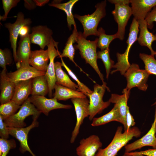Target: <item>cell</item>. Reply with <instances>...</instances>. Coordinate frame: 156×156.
<instances>
[{
	"label": "cell",
	"mask_w": 156,
	"mask_h": 156,
	"mask_svg": "<svg viewBox=\"0 0 156 156\" xmlns=\"http://www.w3.org/2000/svg\"><path fill=\"white\" fill-rule=\"evenodd\" d=\"M121 126L118 127L111 142L106 148L99 149L95 156H116L118 152L133 137H138L141 132L136 127L131 128L122 132Z\"/></svg>",
	"instance_id": "1"
},
{
	"label": "cell",
	"mask_w": 156,
	"mask_h": 156,
	"mask_svg": "<svg viewBox=\"0 0 156 156\" xmlns=\"http://www.w3.org/2000/svg\"><path fill=\"white\" fill-rule=\"evenodd\" d=\"M82 33L81 31L78 32L76 41L77 44L74 45V47L75 49L79 50L82 58L94 69L103 83L104 82L103 75L100 72L97 62L98 38H96L94 41L88 40L83 37Z\"/></svg>",
	"instance_id": "2"
},
{
	"label": "cell",
	"mask_w": 156,
	"mask_h": 156,
	"mask_svg": "<svg viewBox=\"0 0 156 156\" xmlns=\"http://www.w3.org/2000/svg\"><path fill=\"white\" fill-rule=\"evenodd\" d=\"M106 0H104L96 4L95 10L91 14L74 15V17L77 19L83 26V31L82 34L85 38L91 35L98 36L97 28L101 20L106 16Z\"/></svg>",
	"instance_id": "3"
},
{
	"label": "cell",
	"mask_w": 156,
	"mask_h": 156,
	"mask_svg": "<svg viewBox=\"0 0 156 156\" xmlns=\"http://www.w3.org/2000/svg\"><path fill=\"white\" fill-rule=\"evenodd\" d=\"M139 30L138 22L133 18L130 26L128 37L126 41L127 44V48L122 54L118 52L117 53V62L114 65L113 68L115 69L111 71V74L119 71L121 74L124 75L130 67L131 64L128 60L129 51L133 44L138 40V36Z\"/></svg>",
	"instance_id": "4"
},
{
	"label": "cell",
	"mask_w": 156,
	"mask_h": 156,
	"mask_svg": "<svg viewBox=\"0 0 156 156\" xmlns=\"http://www.w3.org/2000/svg\"><path fill=\"white\" fill-rule=\"evenodd\" d=\"M40 114L31 103L29 97L22 105L17 113L3 121L8 127L23 128L26 125L24 121L27 117L32 115L33 120L37 119Z\"/></svg>",
	"instance_id": "5"
},
{
	"label": "cell",
	"mask_w": 156,
	"mask_h": 156,
	"mask_svg": "<svg viewBox=\"0 0 156 156\" xmlns=\"http://www.w3.org/2000/svg\"><path fill=\"white\" fill-rule=\"evenodd\" d=\"M102 83V85H94L92 92L88 96L89 99V119L90 120H92L97 114L101 113L111 103L109 101L105 102L103 100L106 89L108 91L110 90L105 82Z\"/></svg>",
	"instance_id": "6"
},
{
	"label": "cell",
	"mask_w": 156,
	"mask_h": 156,
	"mask_svg": "<svg viewBox=\"0 0 156 156\" xmlns=\"http://www.w3.org/2000/svg\"><path fill=\"white\" fill-rule=\"evenodd\" d=\"M150 75L146 70L140 69L138 64H132L124 75L127 81L125 89L130 90L136 87L140 90L146 91L148 87L146 83Z\"/></svg>",
	"instance_id": "7"
},
{
	"label": "cell",
	"mask_w": 156,
	"mask_h": 156,
	"mask_svg": "<svg viewBox=\"0 0 156 156\" xmlns=\"http://www.w3.org/2000/svg\"><path fill=\"white\" fill-rule=\"evenodd\" d=\"M129 4H114L115 8L112 12L114 19L117 23L118 31L116 33L117 38L123 40L124 38L125 28L132 13Z\"/></svg>",
	"instance_id": "8"
},
{
	"label": "cell",
	"mask_w": 156,
	"mask_h": 156,
	"mask_svg": "<svg viewBox=\"0 0 156 156\" xmlns=\"http://www.w3.org/2000/svg\"><path fill=\"white\" fill-rule=\"evenodd\" d=\"M71 101L74 105L76 116L75 126L72 132L70 140L73 143L77 136L80 127L84 119L89 115V101L86 97L72 99Z\"/></svg>",
	"instance_id": "9"
},
{
	"label": "cell",
	"mask_w": 156,
	"mask_h": 156,
	"mask_svg": "<svg viewBox=\"0 0 156 156\" xmlns=\"http://www.w3.org/2000/svg\"><path fill=\"white\" fill-rule=\"evenodd\" d=\"M58 42H55L52 38L47 46L50 62L45 76L48 81L49 88L48 95L50 98L53 96V91L56 83L54 60L56 57L59 56L61 54L58 49Z\"/></svg>",
	"instance_id": "10"
},
{
	"label": "cell",
	"mask_w": 156,
	"mask_h": 156,
	"mask_svg": "<svg viewBox=\"0 0 156 156\" xmlns=\"http://www.w3.org/2000/svg\"><path fill=\"white\" fill-rule=\"evenodd\" d=\"M31 103L41 113L48 116L51 111L56 109H69L72 107L70 105H65L57 101L55 99L53 98L48 99L45 96H31L29 97Z\"/></svg>",
	"instance_id": "11"
},
{
	"label": "cell",
	"mask_w": 156,
	"mask_h": 156,
	"mask_svg": "<svg viewBox=\"0 0 156 156\" xmlns=\"http://www.w3.org/2000/svg\"><path fill=\"white\" fill-rule=\"evenodd\" d=\"M31 23L30 19L25 18L23 13L19 12L17 14L16 20L14 23H8L5 25V27L9 31L10 41L13 50V57L15 62L16 61L17 41L20 30L23 26L29 25Z\"/></svg>",
	"instance_id": "12"
},
{
	"label": "cell",
	"mask_w": 156,
	"mask_h": 156,
	"mask_svg": "<svg viewBox=\"0 0 156 156\" xmlns=\"http://www.w3.org/2000/svg\"><path fill=\"white\" fill-rule=\"evenodd\" d=\"M156 106L154 119L151 128L148 132L141 138L125 146V153H129L143 147L151 146L156 149Z\"/></svg>",
	"instance_id": "13"
},
{
	"label": "cell",
	"mask_w": 156,
	"mask_h": 156,
	"mask_svg": "<svg viewBox=\"0 0 156 156\" xmlns=\"http://www.w3.org/2000/svg\"><path fill=\"white\" fill-rule=\"evenodd\" d=\"M102 145L98 136L92 135L81 140L76 149V153L78 156H95Z\"/></svg>",
	"instance_id": "14"
},
{
	"label": "cell",
	"mask_w": 156,
	"mask_h": 156,
	"mask_svg": "<svg viewBox=\"0 0 156 156\" xmlns=\"http://www.w3.org/2000/svg\"><path fill=\"white\" fill-rule=\"evenodd\" d=\"M39 123L36 119H33L31 124L26 127L17 128L8 127L9 135L16 138L19 142L20 151L22 153L26 151L29 152L32 156H35L28 144V135L30 131L33 128L38 126Z\"/></svg>",
	"instance_id": "15"
},
{
	"label": "cell",
	"mask_w": 156,
	"mask_h": 156,
	"mask_svg": "<svg viewBox=\"0 0 156 156\" xmlns=\"http://www.w3.org/2000/svg\"><path fill=\"white\" fill-rule=\"evenodd\" d=\"M31 33L29 34L31 43L39 45L41 49L49 44L53 38L52 30L45 26L38 25L31 28Z\"/></svg>",
	"instance_id": "16"
},
{
	"label": "cell",
	"mask_w": 156,
	"mask_h": 156,
	"mask_svg": "<svg viewBox=\"0 0 156 156\" xmlns=\"http://www.w3.org/2000/svg\"><path fill=\"white\" fill-rule=\"evenodd\" d=\"M29 34L20 38L16 51V67L17 69L22 67L29 66V60L31 51Z\"/></svg>",
	"instance_id": "17"
},
{
	"label": "cell",
	"mask_w": 156,
	"mask_h": 156,
	"mask_svg": "<svg viewBox=\"0 0 156 156\" xmlns=\"http://www.w3.org/2000/svg\"><path fill=\"white\" fill-rule=\"evenodd\" d=\"M132 15L138 21L144 20L152 8L156 5V0H130Z\"/></svg>",
	"instance_id": "18"
},
{
	"label": "cell",
	"mask_w": 156,
	"mask_h": 156,
	"mask_svg": "<svg viewBox=\"0 0 156 156\" xmlns=\"http://www.w3.org/2000/svg\"><path fill=\"white\" fill-rule=\"evenodd\" d=\"M15 83L7 75V69H3L0 73V102L1 104L12 100L15 89Z\"/></svg>",
	"instance_id": "19"
},
{
	"label": "cell",
	"mask_w": 156,
	"mask_h": 156,
	"mask_svg": "<svg viewBox=\"0 0 156 156\" xmlns=\"http://www.w3.org/2000/svg\"><path fill=\"white\" fill-rule=\"evenodd\" d=\"M46 72L38 70L30 66L22 67L13 72L7 73L10 79L15 83L18 82L28 80L40 75H45Z\"/></svg>",
	"instance_id": "20"
},
{
	"label": "cell",
	"mask_w": 156,
	"mask_h": 156,
	"mask_svg": "<svg viewBox=\"0 0 156 156\" xmlns=\"http://www.w3.org/2000/svg\"><path fill=\"white\" fill-rule=\"evenodd\" d=\"M49 60L48 50L40 49L31 51L29 64L39 71L46 72Z\"/></svg>",
	"instance_id": "21"
},
{
	"label": "cell",
	"mask_w": 156,
	"mask_h": 156,
	"mask_svg": "<svg viewBox=\"0 0 156 156\" xmlns=\"http://www.w3.org/2000/svg\"><path fill=\"white\" fill-rule=\"evenodd\" d=\"M123 94L119 95L112 94L108 101L117 105L121 117V123L123 125L124 131L127 130L126 117L127 110V102L129 97L130 90L125 88L123 89Z\"/></svg>",
	"instance_id": "22"
},
{
	"label": "cell",
	"mask_w": 156,
	"mask_h": 156,
	"mask_svg": "<svg viewBox=\"0 0 156 156\" xmlns=\"http://www.w3.org/2000/svg\"><path fill=\"white\" fill-rule=\"evenodd\" d=\"M33 79L15 83V91L12 101L21 105L29 98L31 93Z\"/></svg>",
	"instance_id": "23"
},
{
	"label": "cell",
	"mask_w": 156,
	"mask_h": 156,
	"mask_svg": "<svg viewBox=\"0 0 156 156\" xmlns=\"http://www.w3.org/2000/svg\"><path fill=\"white\" fill-rule=\"evenodd\" d=\"M138 22L140 30L137 40L138 43L141 46L147 47L151 52V55L154 56L155 51L153 49L152 45L154 41H156V37L148 31L145 20H139Z\"/></svg>",
	"instance_id": "24"
},
{
	"label": "cell",
	"mask_w": 156,
	"mask_h": 156,
	"mask_svg": "<svg viewBox=\"0 0 156 156\" xmlns=\"http://www.w3.org/2000/svg\"><path fill=\"white\" fill-rule=\"evenodd\" d=\"M55 92L53 98L57 101H66L76 98L86 97L82 92L75 90L56 83L54 87Z\"/></svg>",
	"instance_id": "25"
},
{
	"label": "cell",
	"mask_w": 156,
	"mask_h": 156,
	"mask_svg": "<svg viewBox=\"0 0 156 156\" xmlns=\"http://www.w3.org/2000/svg\"><path fill=\"white\" fill-rule=\"evenodd\" d=\"M78 1V0H70L66 2L61 3V1H54L49 4V6L55 7L65 12L66 15L68 26L70 30H71L72 25L76 26L72 10L74 5Z\"/></svg>",
	"instance_id": "26"
},
{
	"label": "cell",
	"mask_w": 156,
	"mask_h": 156,
	"mask_svg": "<svg viewBox=\"0 0 156 156\" xmlns=\"http://www.w3.org/2000/svg\"><path fill=\"white\" fill-rule=\"evenodd\" d=\"M61 63L58 62L55 63L56 83L62 86L79 91L78 85L73 82L66 73L62 70Z\"/></svg>",
	"instance_id": "27"
},
{
	"label": "cell",
	"mask_w": 156,
	"mask_h": 156,
	"mask_svg": "<svg viewBox=\"0 0 156 156\" xmlns=\"http://www.w3.org/2000/svg\"><path fill=\"white\" fill-rule=\"evenodd\" d=\"M78 32L77 31L76 26H74L72 34L68 38L65 44L64 49L60 55L59 56L60 57H66L68 58L69 60L73 62L76 66L79 67L81 71L85 73L76 64L74 59L75 54V49L73 44L76 42Z\"/></svg>",
	"instance_id": "28"
},
{
	"label": "cell",
	"mask_w": 156,
	"mask_h": 156,
	"mask_svg": "<svg viewBox=\"0 0 156 156\" xmlns=\"http://www.w3.org/2000/svg\"><path fill=\"white\" fill-rule=\"evenodd\" d=\"M92 120L91 125L94 127L103 125L113 121L121 123L119 109L116 104L109 112L101 117L94 118Z\"/></svg>",
	"instance_id": "29"
},
{
	"label": "cell",
	"mask_w": 156,
	"mask_h": 156,
	"mask_svg": "<svg viewBox=\"0 0 156 156\" xmlns=\"http://www.w3.org/2000/svg\"><path fill=\"white\" fill-rule=\"evenodd\" d=\"M31 96H45L48 94L49 86L45 75L36 77L32 79Z\"/></svg>",
	"instance_id": "30"
},
{
	"label": "cell",
	"mask_w": 156,
	"mask_h": 156,
	"mask_svg": "<svg viewBox=\"0 0 156 156\" xmlns=\"http://www.w3.org/2000/svg\"><path fill=\"white\" fill-rule=\"evenodd\" d=\"M98 40L97 47L100 48L101 51L109 48L111 42L114 39L117 38L116 33L109 35L105 34V30L102 27L99 28L98 29Z\"/></svg>",
	"instance_id": "31"
},
{
	"label": "cell",
	"mask_w": 156,
	"mask_h": 156,
	"mask_svg": "<svg viewBox=\"0 0 156 156\" xmlns=\"http://www.w3.org/2000/svg\"><path fill=\"white\" fill-rule=\"evenodd\" d=\"M21 106L12 100L1 104L0 106V116L3 120H5L15 114Z\"/></svg>",
	"instance_id": "32"
},
{
	"label": "cell",
	"mask_w": 156,
	"mask_h": 156,
	"mask_svg": "<svg viewBox=\"0 0 156 156\" xmlns=\"http://www.w3.org/2000/svg\"><path fill=\"white\" fill-rule=\"evenodd\" d=\"M97 59H101L104 65L106 72V78H108L111 68L114 65V62L110 57L109 49H107L104 50L99 51L97 52Z\"/></svg>",
	"instance_id": "33"
},
{
	"label": "cell",
	"mask_w": 156,
	"mask_h": 156,
	"mask_svg": "<svg viewBox=\"0 0 156 156\" xmlns=\"http://www.w3.org/2000/svg\"><path fill=\"white\" fill-rule=\"evenodd\" d=\"M139 57L144 63L145 70L150 75L154 74L156 75V60L154 56L140 53Z\"/></svg>",
	"instance_id": "34"
},
{
	"label": "cell",
	"mask_w": 156,
	"mask_h": 156,
	"mask_svg": "<svg viewBox=\"0 0 156 156\" xmlns=\"http://www.w3.org/2000/svg\"><path fill=\"white\" fill-rule=\"evenodd\" d=\"M61 61V65L64 67L67 71L69 75L74 79L77 83V85L79 88V91L83 92L87 96L91 94L93 91L91 90L85 85L81 82L78 79L76 75L72 70L67 66L64 62L62 57H60Z\"/></svg>",
	"instance_id": "35"
},
{
	"label": "cell",
	"mask_w": 156,
	"mask_h": 156,
	"mask_svg": "<svg viewBox=\"0 0 156 156\" xmlns=\"http://www.w3.org/2000/svg\"><path fill=\"white\" fill-rule=\"evenodd\" d=\"M16 144L14 140L0 138V156H6L10 150L15 148Z\"/></svg>",
	"instance_id": "36"
},
{
	"label": "cell",
	"mask_w": 156,
	"mask_h": 156,
	"mask_svg": "<svg viewBox=\"0 0 156 156\" xmlns=\"http://www.w3.org/2000/svg\"><path fill=\"white\" fill-rule=\"evenodd\" d=\"M12 61V54L9 49H0V66L3 69H6V66L10 65Z\"/></svg>",
	"instance_id": "37"
},
{
	"label": "cell",
	"mask_w": 156,
	"mask_h": 156,
	"mask_svg": "<svg viewBox=\"0 0 156 156\" xmlns=\"http://www.w3.org/2000/svg\"><path fill=\"white\" fill-rule=\"evenodd\" d=\"M20 1L19 0H2L4 14L3 16H0V20L5 21L10 10L12 8L16 6Z\"/></svg>",
	"instance_id": "38"
},
{
	"label": "cell",
	"mask_w": 156,
	"mask_h": 156,
	"mask_svg": "<svg viewBox=\"0 0 156 156\" xmlns=\"http://www.w3.org/2000/svg\"><path fill=\"white\" fill-rule=\"evenodd\" d=\"M148 28L152 29L154 25V22H156V5L148 14L145 19Z\"/></svg>",
	"instance_id": "39"
},
{
	"label": "cell",
	"mask_w": 156,
	"mask_h": 156,
	"mask_svg": "<svg viewBox=\"0 0 156 156\" xmlns=\"http://www.w3.org/2000/svg\"><path fill=\"white\" fill-rule=\"evenodd\" d=\"M0 116V136L1 138L7 139L9 137V133L8 127H7Z\"/></svg>",
	"instance_id": "40"
},
{
	"label": "cell",
	"mask_w": 156,
	"mask_h": 156,
	"mask_svg": "<svg viewBox=\"0 0 156 156\" xmlns=\"http://www.w3.org/2000/svg\"><path fill=\"white\" fill-rule=\"evenodd\" d=\"M125 153L129 156L136 154H141L147 156H156V149H148L144 151L129 153L125 152Z\"/></svg>",
	"instance_id": "41"
},
{
	"label": "cell",
	"mask_w": 156,
	"mask_h": 156,
	"mask_svg": "<svg viewBox=\"0 0 156 156\" xmlns=\"http://www.w3.org/2000/svg\"><path fill=\"white\" fill-rule=\"evenodd\" d=\"M127 125V129L128 130L131 127L134 126L135 122L133 116L131 114L129 111V107L127 106L126 117Z\"/></svg>",
	"instance_id": "42"
},
{
	"label": "cell",
	"mask_w": 156,
	"mask_h": 156,
	"mask_svg": "<svg viewBox=\"0 0 156 156\" xmlns=\"http://www.w3.org/2000/svg\"><path fill=\"white\" fill-rule=\"evenodd\" d=\"M29 25H25L23 26L19 32V36L20 38L25 37L28 35L29 31Z\"/></svg>",
	"instance_id": "43"
},
{
	"label": "cell",
	"mask_w": 156,
	"mask_h": 156,
	"mask_svg": "<svg viewBox=\"0 0 156 156\" xmlns=\"http://www.w3.org/2000/svg\"><path fill=\"white\" fill-rule=\"evenodd\" d=\"M108 1L112 4H122L130 3V0H109Z\"/></svg>",
	"instance_id": "44"
},
{
	"label": "cell",
	"mask_w": 156,
	"mask_h": 156,
	"mask_svg": "<svg viewBox=\"0 0 156 156\" xmlns=\"http://www.w3.org/2000/svg\"><path fill=\"white\" fill-rule=\"evenodd\" d=\"M25 6L26 8L28 9H32L34 8V1L29 0H25Z\"/></svg>",
	"instance_id": "45"
},
{
	"label": "cell",
	"mask_w": 156,
	"mask_h": 156,
	"mask_svg": "<svg viewBox=\"0 0 156 156\" xmlns=\"http://www.w3.org/2000/svg\"><path fill=\"white\" fill-rule=\"evenodd\" d=\"M49 0H34L33 1L35 4L39 6H42L48 3Z\"/></svg>",
	"instance_id": "46"
},
{
	"label": "cell",
	"mask_w": 156,
	"mask_h": 156,
	"mask_svg": "<svg viewBox=\"0 0 156 156\" xmlns=\"http://www.w3.org/2000/svg\"><path fill=\"white\" fill-rule=\"evenodd\" d=\"M132 156H144V155L141 154H136L132 155Z\"/></svg>",
	"instance_id": "47"
},
{
	"label": "cell",
	"mask_w": 156,
	"mask_h": 156,
	"mask_svg": "<svg viewBox=\"0 0 156 156\" xmlns=\"http://www.w3.org/2000/svg\"><path fill=\"white\" fill-rule=\"evenodd\" d=\"M122 156H129L127 155V154H126L125 153L124 154L122 155Z\"/></svg>",
	"instance_id": "48"
},
{
	"label": "cell",
	"mask_w": 156,
	"mask_h": 156,
	"mask_svg": "<svg viewBox=\"0 0 156 156\" xmlns=\"http://www.w3.org/2000/svg\"><path fill=\"white\" fill-rule=\"evenodd\" d=\"M156 105V101L154 103V104L152 105Z\"/></svg>",
	"instance_id": "49"
},
{
	"label": "cell",
	"mask_w": 156,
	"mask_h": 156,
	"mask_svg": "<svg viewBox=\"0 0 156 156\" xmlns=\"http://www.w3.org/2000/svg\"><path fill=\"white\" fill-rule=\"evenodd\" d=\"M155 55L156 57V51H155Z\"/></svg>",
	"instance_id": "50"
},
{
	"label": "cell",
	"mask_w": 156,
	"mask_h": 156,
	"mask_svg": "<svg viewBox=\"0 0 156 156\" xmlns=\"http://www.w3.org/2000/svg\"><path fill=\"white\" fill-rule=\"evenodd\" d=\"M155 36L156 37V34H155Z\"/></svg>",
	"instance_id": "51"
},
{
	"label": "cell",
	"mask_w": 156,
	"mask_h": 156,
	"mask_svg": "<svg viewBox=\"0 0 156 156\" xmlns=\"http://www.w3.org/2000/svg\"></svg>",
	"instance_id": "52"
}]
</instances>
